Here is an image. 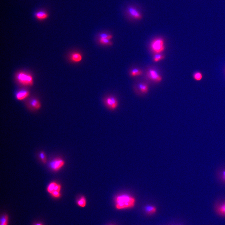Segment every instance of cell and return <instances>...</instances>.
I'll return each instance as SVG.
<instances>
[{
	"instance_id": "2",
	"label": "cell",
	"mask_w": 225,
	"mask_h": 225,
	"mask_svg": "<svg viewBox=\"0 0 225 225\" xmlns=\"http://www.w3.org/2000/svg\"><path fill=\"white\" fill-rule=\"evenodd\" d=\"M165 48L164 40L162 38H156L150 43V49L154 54L161 53L164 51Z\"/></svg>"
},
{
	"instance_id": "28",
	"label": "cell",
	"mask_w": 225,
	"mask_h": 225,
	"mask_svg": "<svg viewBox=\"0 0 225 225\" xmlns=\"http://www.w3.org/2000/svg\"></svg>"
},
{
	"instance_id": "26",
	"label": "cell",
	"mask_w": 225,
	"mask_h": 225,
	"mask_svg": "<svg viewBox=\"0 0 225 225\" xmlns=\"http://www.w3.org/2000/svg\"><path fill=\"white\" fill-rule=\"evenodd\" d=\"M61 188V186L60 185L57 184L55 187L54 191H58L60 192Z\"/></svg>"
},
{
	"instance_id": "12",
	"label": "cell",
	"mask_w": 225,
	"mask_h": 225,
	"mask_svg": "<svg viewBox=\"0 0 225 225\" xmlns=\"http://www.w3.org/2000/svg\"><path fill=\"white\" fill-rule=\"evenodd\" d=\"M129 75L132 77H135L142 75L143 73L142 71L138 68H134L129 72Z\"/></svg>"
},
{
	"instance_id": "23",
	"label": "cell",
	"mask_w": 225,
	"mask_h": 225,
	"mask_svg": "<svg viewBox=\"0 0 225 225\" xmlns=\"http://www.w3.org/2000/svg\"><path fill=\"white\" fill-rule=\"evenodd\" d=\"M39 157L42 160V162L43 163H46V159L45 155L43 152H41L39 155Z\"/></svg>"
},
{
	"instance_id": "24",
	"label": "cell",
	"mask_w": 225,
	"mask_h": 225,
	"mask_svg": "<svg viewBox=\"0 0 225 225\" xmlns=\"http://www.w3.org/2000/svg\"><path fill=\"white\" fill-rule=\"evenodd\" d=\"M51 194L53 197L56 198H59L61 196L59 192L56 191H54Z\"/></svg>"
},
{
	"instance_id": "11",
	"label": "cell",
	"mask_w": 225,
	"mask_h": 225,
	"mask_svg": "<svg viewBox=\"0 0 225 225\" xmlns=\"http://www.w3.org/2000/svg\"><path fill=\"white\" fill-rule=\"evenodd\" d=\"M48 16V14L44 11H39L35 14L36 18L38 20L41 21L47 18Z\"/></svg>"
},
{
	"instance_id": "4",
	"label": "cell",
	"mask_w": 225,
	"mask_h": 225,
	"mask_svg": "<svg viewBox=\"0 0 225 225\" xmlns=\"http://www.w3.org/2000/svg\"><path fill=\"white\" fill-rule=\"evenodd\" d=\"M18 81L21 84L25 86H31L33 84L32 76L30 74L24 72H20L16 76Z\"/></svg>"
},
{
	"instance_id": "22",
	"label": "cell",
	"mask_w": 225,
	"mask_h": 225,
	"mask_svg": "<svg viewBox=\"0 0 225 225\" xmlns=\"http://www.w3.org/2000/svg\"><path fill=\"white\" fill-rule=\"evenodd\" d=\"M57 184L55 182L51 183L48 187L47 188L48 191L51 194L54 191L55 187Z\"/></svg>"
},
{
	"instance_id": "20",
	"label": "cell",
	"mask_w": 225,
	"mask_h": 225,
	"mask_svg": "<svg viewBox=\"0 0 225 225\" xmlns=\"http://www.w3.org/2000/svg\"><path fill=\"white\" fill-rule=\"evenodd\" d=\"M78 205L82 207H84L86 204V202L85 198L84 196L81 197L77 201Z\"/></svg>"
},
{
	"instance_id": "21",
	"label": "cell",
	"mask_w": 225,
	"mask_h": 225,
	"mask_svg": "<svg viewBox=\"0 0 225 225\" xmlns=\"http://www.w3.org/2000/svg\"><path fill=\"white\" fill-rule=\"evenodd\" d=\"M113 36L111 34L105 32H102L100 33L99 35L98 38H106L109 40H111Z\"/></svg>"
},
{
	"instance_id": "5",
	"label": "cell",
	"mask_w": 225,
	"mask_h": 225,
	"mask_svg": "<svg viewBox=\"0 0 225 225\" xmlns=\"http://www.w3.org/2000/svg\"><path fill=\"white\" fill-rule=\"evenodd\" d=\"M125 12L128 16L133 19L140 20L142 18L141 13L137 8L132 5L127 7Z\"/></svg>"
},
{
	"instance_id": "13",
	"label": "cell",
	"mask_w": 225,
	"mask_h": 225,
	"mask_svg": "<svg viewBox=\"0 0 225 225\" xmlns=\"http://www.w3.org/2000/svg\"><path fill=\"white\" fill-rule=\"evenodd\" d=\"M30 104L32 107L36 109H39L41 107V105L40 102L36 99H31L30 102Z\"/></svg>"
},
{
	"instance_id": "1",
	"label": "cell",
	"mask_w": 225,
	"mask_h": 225,
	"mask_svg": "<svg viewBox=\"0 0 225 225\" xmlns=\"http://www.w3.org/2000/svg\"><path fill=\"white\" fill-rule=\"evenodd\" d=\"M134 198L127 194L117 196L115 199L116 207L118 209L133 207L135 203Z\"/></svg>"
},
{
	"instance_id": "8",
	"label": "cell",
	"mask_w": 225,
	"mask_h": 225,
	"mask_svg": "<svg viewBox=\"0 0 225 225\" xmlns=\"http://www.w3.org/2000/svg\"><path fill=\"white\" fill-rule=\"evenodd\" d=\"M69 59L71 62L73 63L80 62L82 59V56L81 53L78 52H74L70 55Z\"/></svg>"
},
{
	"instance_id": "15",
	"label": "cell",
	"mask_w": 225,
	"mask_h": 225,
	"mask_svg": "<svg viewBox=\"0 0 225 225\" xmlns=\"http://www.w3.org/2000/svg\"><path fill=\"white\" fill-rule=\"evenodd\" d=\"M98 41L101 44L103 45L111 46L112 45V42L110 40L106 38H98Z\"/></svg>"
},
{
	"instance_id": "27",
	"label": "cell",
	"mask_w": 225,
	"mask_h": 225,
	"mask_svg": "<svg viewBox=\"0 0 225 225\" xmlns=\"http://www.w3.org/2000/svg\"><path fill=\"white\" fill-rule=\"evenodd\" d=\"M33 225H43L42 223L38 222L35 223Z\"/></svg>"
},
{
	"instance_id": "10",
	"label": "cell",
	"mask_w": 225,
	"mask_h": 225,
	"mask_svg": "<svg viewBox=\"0 0 225 225\" xmlns=\"http://www.w3.org/2000/svg\"><path fill=\"white\" fill-rule=\"evenodd\" d=\"M29 95V92L26 90H21L18 92L16 97L17 99L22 100L27 98Z\"/></svg>"
},
{
	"instance_id": "25",
	"label": "cell",
	"mask_w": 225,
	"mask_h": 225,
	"mask_svg": "<svg viewBox=\"0 0 225 225\" xmlns=\"http://www.w3.org/2000/svg\"><path fill=\"white\" fill-rule=\"evenodd\" d=\"M221 175L222 180L225 183V169L222 171Z\"/></svg>"
},
{
	"instance_id": "9",
	"label": "cell",
	"mask_w": 225,
	"mask_h": 225,
	"mask_svg": "<svg viewBox=\"0 0 225 225\" xmlns=\"http://www.w3.org/2000/svg\"><path fill=\"white\" fill-rule=\"evenodd\" d=\"M215 211L218 215L225 217V201L216 205Z\"/></svg>"
},
{
	"instance_id": "17",
	"label": "cell",
	"mask_w": 225,
	"mask_h": 225,
	"mask_svg": "<svg viewBox=\"0 0 225 225\" xmlns=\"http://www.w3.org/2000/svg\"><path fill=\"white\" fill-rule=\"evenodd\" d=\"M145 210L148 214H152L156 212L157 209L154 206L148 205L145 208Z\"/></svg>"
},
{
	"instance_id": "3",
	"label": "cell",
	"mask_w": 225,
	"mask_h": 225,
	"mask_svg": "<svg viewBox=\"0 0 225 225\" xmlns=\"http://www.w3.org/2000/svg\"><path fill=\"white\" fill-rule=\"evenodd\" d=\"M102 101L105 106L110 110H115L118 106V102L117 98L112 95L105 97L103 99Z\"/></svg>"
},
{
	"instance_id": "16",
	"label": "cell",
	"mask_w": 225,
	"mask_h": 225,
	"mask_svg": "<svg viewBox=\"0 0 225 225\" xmlns=\"http://www.w3.org/2000/svg\"><path fill=\"white\" fill-rule=\"evenodd\" d=\"M165 58L164 55L161 53L154 54L153 56L152 60L155 62H158L164 59Z\"/></svg>"
},
{
	"instance_id": "7",
	"label": "cell",
	"mask_w": 225,
	"mask_h": 225,
	"mask_svg": "<svg viewBox=\"0 0 225 225\" xmlns=\"http://www.w3.org/2000/svg\"><path fill=\"white\" fill-rule=\"evenodd\" d=\"M64 164V161L60 158H56L51 162L50 167L52 170L56 171L60 169Z\"/></svg>"
},
{
	"instance_id": "6",
	"label": "cell",
	"mask_w": 225,
	"mask_h": 225,
	"mask_svg": "<svg viewBox=\"0 0 225 225\" xmlns=\"http://www.w3.org/2000/svg\"><path fill=\"white\" fill-rule=\"evenodd\" d=\"M146 75L148 79L155 82H160L162 80V76L154 68L148 69L146 72Z\"/></svg>"
},
{
	"instance_id": "19",
	"label": "cell",
	"mask_w": 225,
	"mask_h": 225,
	"mask_svg": "<svg viewBox=\"0 0 225 225\" xmlns=\"http://www.w3.org/2000/svg\"><path fill=\"white\" fill-rule=\"evenodd\" d=\"M8 217L7 215L4 214L2 215L0 218V225H8Z\"/></svg>"
},
{
	"instance_id": "14",
	"label": "cell",
	"mask_w": 225,
	"mask_h": 225,
	"mask_svg": "<svg viewBox=\"0 0 225 225\" xmlns=\"http://www.w3.org/2000/svg\"><path fill=\"white\" fill-rule=\"evenodd\" d=\"M138 88L140 91L142 93H146L148 91V87L145 82H141L138 84Z\"/></svg>"
},
{
	"instance_id": "18",
	"label": "cell",
	"mask_w": 225,
	"mask_h": 225,
	"mask_svg": "<svg viewBox=\"0 0 225 225\" xmlns=\"http://www.w3.org/2000/svg\"><path fill=\"white\" fill-rule=\"evenodd\" d=\"M192 77L194 80L199 81L202 80L203 78L202 73L199 71H196L193 73Z\"/></svg>"
}]
</instances>
